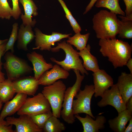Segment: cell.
<instances>
[{
  "mask_svg": "<svg viewBox=\"0 0 132 132\" xmlns=\"http://www.w3.org/2000/svg\"><path fill=\"white\" fill-rule=\"evenodd\" d=\"M74 116L82 123L83 132H99L100 130L103 129L105 128L106 119L105 116L102 115L97 116L95 120L87 114L85 117H81L77 114L74 115Z\"/></svg>",
  "mask_w": 132,
  "mask_h": 132,
  "instance_id": "obj_15",
  "label": "cell"
},
{
  "mask_svg": "<svg viewBox=\"0 0 132 132\" xmlns=\"http://www.w3.org/2000/svg\"><path fill=\"white\" fill-rule=\"evenodd\" d=\"M4 58L5 62L4 66L8 78L12 81L33 70V68L24 60L14 55L12 52L7 53Z\"/></svg>",
  "mask_w": 132,
  "mask_h": 132,
  "instance_id": "obj_7",
  "label": "cell"
},
{
  "mask_svg": "<svg viewBox=\"0 0 132 132\" xmlns=\"http://www.w3.org/2000/svg\"><path fill=\"white\" fill-rule=\"evenodd\" d=\"M5 79L4 74L2 72L0 69V82L3 81Z\"/></svg>",
  "mask_w": 132,
  "mask_h": 132,
  "instance_id": "obj_41",
  "label": "cell"
},
{
  "mask_svg": "<svg viewBox=\"0 0 132 132\" xmlns=\"http://www.w3.org/2000/svg\"><path fill=\"white\" fill-rule=\"evenodd\" d=\"M66 87L60 80L44 87L42 93L50 105L53 115L58 118L61 116V111Z\"/></svg>",
  "mask_w": 132,
  "mask_h": 132,
  "instance_id": "obj_4",
  "label": "cell"
},
{
  "mask_svg": "<svg viewBox=\"0 0 132 132\" xmlns=\"http://www.w3.org/2000/svg\"><path fill=\"white\" fill-rule=\"evenodd\" d=\"M27 56L32 64L34 77L37 80L44 72L53 66L52 64L46 62L42 55L35 51L27 54Z\"/></svg>",
  "mask_w": 132,
  "mask_h": 132,
  "instance_id": "obj_16",
  "label": "cell"
},
{
  "mask_svg": "<svg viewBox=\"0 0 132 132\" xmlns=\"http://www.w3.org/2000/svg\"><path fill=\"white\" fill-rule=\"evenodd\" d=\"M8 40V39H6L3 40H0V44H2V43L5 42Z\"/></svg>",
  "mask_w": 132,
  "mask_h": 132,
  "instance_id": "obj_42",
  "label": "cell"
},
{
  "mask_svg": "<svg viewBox=\"0 0 132 132\" xmlns=\"http://www.w3.org/2000/svg\"><path fill=\"white\" fill-rule=\"evenodd\" d=\"M118 17L121 19V21H122L125 22L132 21V14L125 16L120 15Z\"/></svg>",
  "mask_w": 132,
  "mask_h": 132,
  "instance_id": "obj_37",
  "label": "cell"
},
{
  "mask_svg": "<svg viewBox=\"0 0 132 132\" xmlns=\"http://www.w3.org/2000/svg\"><path fill=\"white\" fill-rule=\"evenodd\" d=\"M58 118L52 115L45 123L42 129L45 132H61L65 131L66 127Z\"/></svg>",
  "mask_w": 132,
  "mask_h": 132,
  "instance_id": "obj_25",
  "label": "cell"
},
{
  "mask_svg": "<svg viewBox=\"0 0 132 132\" xmlns=\"http://www.w3.org/2000/svg\"><path fill=\"white\" fill-rule=\"evenodd\" d=\"M125 66H126L130 71V73L132 74V58L131 57L127 62Z\"/></svg>",
  "mask_w": 132,
  "mask_h": 132,
  "instance_id": "obj_39",
  "label": "cell"
},
{
  "mask_svg": "<svg viewBox=\"0 0 132 132\" xmlns=\"http://www.w3.org/2000/svg\"><path fill=\"white\" fill-rule=\"evenodd\" d=\"M50 105L42 93L32 97L27 98L17 114L26 115L30 116L51 111Z\"/></svg>",
  "mask_w": 132,
  "mask_h": 132,
  "instance_id": "obj_6",
  "label": "cell"
},
{
  "mask_svg": "<svg viewBox=\"0 0 132 132\" xmlns=\"http://www.w3.org/2000/svg\"><path fill=\"white\" fill-rule=\"evenodd\" d=\"M89 35V33L84 34H81L80 32L76 33L72 37L68 38L67 43L73 45L79 51H81L86 47Z\"/></svg>",
  "mask_w": 132,
  "mask_h": 132,
  "instance_id": "obj_26",
  "label": "cell"
},
{
  "mask_svg": "<svg viewBox=\"0 0 132 132\" xmlns=\"http://www.w3.org/2000/svg\"><path fill=\"white\" fill-rule=\"evenodd\" d=\"M18 118L8 116L6 118L8 125H14L16 132H42V129L34 123L31 116L26 115H20Z\"/></svg>",
  "mask_w": 132,
  "mask_h": 132,
  "instance_id": "obj_11",
  "label": "cell"
},
{
  "mask_svg": "<svg viewBox=\"0 0 132 132\" xmlns=\"http://www.w3.org/2000/svg\"><path fill=\"white\" fill-rule=\"evenodd\" d=\"M110 89L104 92L101 99L97 103L100 107L110 105L114 107L118 113L126 109V104L124 103L116 84H113Z\"/></svg>",
  "mask_w": 132,
  "mask_h": 132,
  "instance_id": "obj_9",
  "label": "cell"
},
{
  "mask_svg": "<svg viewBox=\"0 0 132 132\" xmlns=\"http://www.w3.org/2000/svg\"><path fill=\"white\" fill-rule=\"evenodd\" d=\"M2 103L3 102L0 99V111L2 106Z\"/></svg>",
  "mask_w": 132,
  "mask_h": 132,
  "instance_id": "obj_43",
  "label": "cell"
},
{
  "mask_svg": "<svg viewBox=\"0 0 132 132\" xmlns=\"http://www.w3.org/2000/svg\"><path fill=\"white\" fill-rule=\"evenodd\" d=\"M12 4V16L15 19H18L21 13V10L19 4V0H11Z\"/></svg>",
  "mask_w": 132,
  "mask_h": 132,
  "instance_id": "obj_32",
  "label": "cell"
},
{
  "mask_svg": "<svg viewBox=\"0 0 132 132\" xmlns=\"http://www.w3.org/2000/svg\"><path fill=\"white\" fill-rule=\"evenodd\" d=\"M94 94V85H86L83 90H80L75 97L72 108L74 115L80 113H85L95 119V117L92 114L91 109V100Z\"/></svg>",
  "mask_w": 132,
  "mask_h": 132,
  "instance_id": "obj_8",
  "label": "cell"
},
{
  "mask_svg": "<svg viewBox=\"0 0 132 132\" xmlns=\"http://www.w3.org/2000/svg\"><path fill=\"white\" fill-rule=\"evenodd\" d=\"M118 113L117 116L109 120V127L115 132H124L126 124L132 118V113L126 109Z\"/></svg>",
  "mask_w": 132,
  "mask_h": 132,
  "instance_id": "obj_20",
  "label": "cell"
},
{
  "mask_svg": "<svg viewBox=\"0 0 132 132\" xmlns=\"http://www.w3.org/2000/svg\"><path fill=\"white\" fill-rule=\"evenodd\" d=\"M27 95L22 93H17L11 100L5 103L0 114V118L4 119L14 114L20 109Z\"/></svg>",
  "mask_w": 132,
  "mask_h": 132,
  "instance_id": "obj_17",
  "label": "cell"
},
{
  "mask_svg": "<svg viewBox=\"0 0 132 132\" xmlns=\"http://www.w3.org/2000/svg\"><path fill=\"white\" fill-rule=\"evenodd\" d=\"M60 49H63L65 52V59L63 61H59L52 57L50 59L52 62L61 66L62 68L67 71L71 69L78 70L83 75L88 74L87 71L83 66L82 61L79 57L78 52L71 45L64 41L57 43V45L55 47H52L51 51L53 52H56L59 51Z\"/></svg>",
  "mask_w": 132,
  "mask_h": 132,
  "instance_id": "obj_3",
  "label": "cell"
},
{
  "mask_svg": "<svg viewBox=\"0 0 132 132\" xmlns=\"http://www.w3.org/2000/svg\"><path fill=\"white\" fill-rule=\"evenodd\" d=\"M58 0L64 11L66 17L69 21L74 31L76 33L80 32L81 30L80 26L73 16L70 11L67 8L65 2L63 0Z\"/></svg>",
  "mask_w": 132,
  "mask_h": 132,
  "instance_id": "obj_28",
  "label": "cell"
},
{
  "mask_svg": "<svg viewBox=\"0 0 132 132\" xmlns=\"http://www.w3.org/2000/svg\"><path fill=\"white\" fill-rule=\"evenodd\" d=\"M99 51L103 56L107 57L115 68L125 66L131 57L132 46L128 42L113 39H100Z\"/></svg>",
  "mask_w": 132,
  "mask_h": 132,
  "instance_id": "obj_1",
  "label": "cell"
},
{
  "mask_svg": "<svg viewBox=\"0 0 132 132\" xmlns=\"http://www.w3.org/2000/svg\"><path fill=\"white\" fill-rule=\"evenodd\" d=\"M15 93L12 81L7 78L0 82V99L3 103L11 99Z\"/></svg>",
  "mask_w": 132,
  "mask_h": 132,
  "instance_id": "obj_23",
  "label": "cell"
},
{
  "mask_svg": "<svg viewBox=\"0 0 132 132\" xmlns=\"http://www.w3.org/2000/svg\"><path fill=\"white\" fill-rule=\"evenodd\" d=\"M90 49V46L88 44L84 49L78 52V53L83 60V65L85 69L87 71H90L94 72L100 69L97 59L91 54Z\"/></svg>",
  "mask_w": 132,
  "mask_h": 132,
  "instance_id": "obj_21",
  "label": "cell"
},
{
  "mask_svg": "<svg viewBox=\"0 0 132 132\" xmlns=\"http://www.w3.org/2000/svg\"><path fill=\"white\" fill-rule=\"evenodd\" d=\"M35 31L36 47L33 48V49H40L41 51H51V46L54 45L55 42L60 41L63 39L68 38L71 35L53 32L51 34L47 35L43 33L37 28L35 29Z\"/></svg>",
  "mask_w": 132,
  "mask_h": 132,
  "instance_id": "obj_10",
  "label": "cell"
},
{
  "mask_svg": "<svg viewBox=\"0 0 132 132\" xmlns=\"http://www.w3.org/2000/svg\"><path fill=\"white\" fill-rule=\"evenodd\" d=\"M73 70L76 76V80L72 86L67 88L66 90L62 105L63 109L61 113L62 118L68 124H72L75 121L76 118L72 108L73 102L75 96L80 89L85 76L81 75L79 70Z\"/></svg>",
  "mask_w": 132,
  "mask_h": 132,
  "instance_id": "obj_5",
  "label": "cell"
},
{
  "mask_svg": "<svg viewBox=\"0 0 132 132\" xmlns=\"http://www.w3.org/2000/svg\"><path fill=\"white\" fill-rule=\"evenodd\" d=\"M13 82L16 93H23L33 96L35 95L39 85L38 80L34 77L18 79L13 81Z\"/></svg>",
  "mask_w": 132,
  "mask_h": 132,
  "instance_id": "obj_13",
  "label": "cell"
},
{
  "mask_svg": "<svg viewBox=\"0 0 132 132\" xmlns=\"http://www.w3.org/2000/svg\"><path fill=\"white\" fill-rule=\"evenodd\" d=\"M129 123L126 128L124 132H132V118L129 121Z\"/></svg>",
  "mask_w": 132,
  "mask_h": 132,
  "instance_id": "obj_40",
  "label": "cell"
},
{
  "mask_svg": "<svg viewBox=\"0 0 132 132\" xmlns=\"http://www.w3.org/2000/svg\"><path fill=\"white\" fill-rule=\"evenodd\" d=\"M19 2L23 6L24 14H22L21 18L22 24L24 26L29 25L33 27L36 22L35 20H33L32 15L36 16L38 14L37 8L32 0H19Z\"/></svg>",
  "mask_w": 132,
  "mask_h": 132,
  "instance_id": "obj_19",
  "label": "cell"
},
{
  "mask_svg": "<svg viewBox=\"0 0 132 132\" xmlns=\"http://www.w3.org/2000/svg\"><path fill=\"white\" fill-rule=\"evenodd\" d=\"M116 15L106 10H101L94 15L93 28L97 38L100 39H116L120 25Z\"/></svg>",
  "mask_w": 132,
  "mask_h": 132,
  "instance_id": "obj_2",
  "label": "cell"
},
{
  "mask_svg": "<svg viewBox=\"0 0 132 132\" xmlns=\"http://www.w3.org/2000/svg\"><path fill=\"white\" fill-rule=\"evenodd\" d=\"M98 0H91L90 2L87 6L83 14H86L93 7L94 5Z\"/></svg>",
  "mask_w": 132,
  "mask_h": 132,
  "instance_id": "obj_36",
  "label": "cell"
},
{
  "mask_svg": "<svg viewBox=\"0 0 132 132\" xmlns=\"http://www.w3.org/2000/svg\"><path fill=\"white\" fill-rule=\"evenodd\" d=\"M120 29L118 37L122 39L132 38V21L123 22L118 19Z\"/></svg>",
  "mask_w": 132,
  "mask_h": 132,
  "instance_id": "obj_27",
  "label": "cell"
},
{
  "mask_svg": "<svg viewBox=\"0 0 132 132\" xmlns=\"http://www.w3.org/2000/svg\"><path fill=\"white\" fill-rule=\"evenodd\" d=\"M8 41L0 44V69L1 70L2 69V64L1 60V57L4 54L6 44Z\"/></svg>",
  "mask_w": 132,
  "mask_h": 132,
  "instance_id": "obj_35",
  "label": "cell"
},
{
  "mask_svg": "<svg viewBox=\"0 0 132 132\" xmlns=\"http://www.w3.org/2000/svg\"><path fill=\"white\" fill-rule=\"evenodd\" d=\"M124 103L132 96V74L122 72L116 84Z\"/></svg>",
  "mask_w": 132,
  "mask_h": 132,
  "instance_id": "obj_18",
  "label": "cell"
},
{
  "mask_svg": "<svg viewBox=\"0 0 132 132\" xmlns=\"http://www.w3.org/2000/svg\"><path fill=\"white\" fill-rule=\"evenodd\" d=\"M126 7L125 16L132 14V0H123Z\"/></svg>",
  "mask_w": 132,
  "mask_h": 132,
  "instance_id": "obj_34",
  "label": "cell"
},
{
  "mask_svg": "<svg viewBox=\"0 0 132 132\" xmlns=\"http://www.w3.org/2000/svg\"><path fill=\"white\" fill-rule=\"evenodd\" d=\"M120 0H98L95 6L97 8H107L110 11L116 15L119 14L125 16V12L121 9L119 3Z\"/></svg>",
  "mask_w": 132,
  "mask_h": 132,
  "instance_id": "obj_24",
  "label": "cell"
},
{
  "mask_svg": "<svg viewBox=\"0 0 132 132\" xmlns=\"http://www.w3.org/2000/svg\"><path fill=\"white\" fill-rule=\"evenodd\" d=\"M95 97H102L104 92L112 87L113 81L112 77L103 69H99L92 74Z\"/></svg>",
  "mask_w": 132,
  "mask_h": 132,
  "instance_id": "obj_12",
  "label": "cell"
},
{
  "mask_svg": "<svg viewBox=\"0 0 132 132\" xmlns=\"http://www.w3.org/2000/svg\"><path fill=\"white\" fill-rule=\"evenodd\" d=\"M35 37L32 30V27L29 25L24 26L22 24L18 35V47L25 51L27 50V44L31 42Z\"/></svg>",
  "mask_w": 132,
  "mask_h": 132,
  "instance_id": "obj_22",
  "label": "cell"
},
{
  "mask_svg": "<svg viewBox=\"0 0 132 132\" xmlns=\"http://www.w3.org/2000/svg\"><path fill=\"white\" fill-rule=\"evenodd\" d=\"M12 9L7 0H0V18L9 20L12 16Z\"/></svg>",
  "mask_w": 132,
  "mask_h": 132,
  "instance_id": "obj_31",
  "label": "cell"
},
{
  "mask_svg": "<svg viewBox=\"0 0 132 132\" xmlns=\"http://www.w3.org/2000/svg\"><path fill=\"white\" fill-rule=\"evenodd\" d=\"M18 24L14 23L12 26V29L11 34L6 45V48L4 54L9 50H11V52H14V45L18 37Z\"/></svg>",
  "mask_w": 132,
  "mask_h": 132,
  "instance_id": "obj_30",
  "label": "cell"
},
{
  "mask_svg": "<svg viewBox=\"0 0 132 132\" xmlns=\"http://www.w3.org/2000/svg\"><path fill=\"white\" fill-rule=\"evenodd\" d=\"M0 118V132H13L12 125H8L6 121Z\"/></svg>",
  "mask_w": 132,
  "mask_h": 132,
  "instance_id": "obj_33",
  "label": "cell"
},
{
  "mask_svg": "<svg viewBox=\"0 0 132 132\" xmlns=\"http://www.w3.org/2000/svg\"><path fill=\"white\" fill-rule=\"evenodd\" d=\"M126 105V109L132 113V96L129 99Z\"/></svg>",
  "mask_w": 132,
  "mask_h": 132,
  "instance_id": "obj_38",
  "label": "cell"
},
{
  "mask_svg": "<svg viewBox=\"0 0 132 132\" xmlns=\"http://www.w3.org/2000/svg\"><path fill=\"white\" fill-rule=\"evenodd\" d=\"M53 114L51 111L31 117L36 125L39 128L42 129L46 121Z\"/></svg>",
  "mask_w": 132,
  "mask_h": 132,
  "instance_id": "obj_29",
  "label": "cell"
},
{
  "mask_svg": "<svg viewBox=\"0 0 132 132\" xmlns=\"http://www.w3.org/2000/svg\"><path fill=\"white\" fill-rule=\"evenodd\" d=\"M69 75V72L56 64L52 69L44 72L38 79L39 85L45 86L51 85L60 79H66Z\"/></svg>",
  "mask_w": 132,
  "mask_h": 132,
  "instance_id": "obj_14",
  "label": "cell"
}]
</instances>
